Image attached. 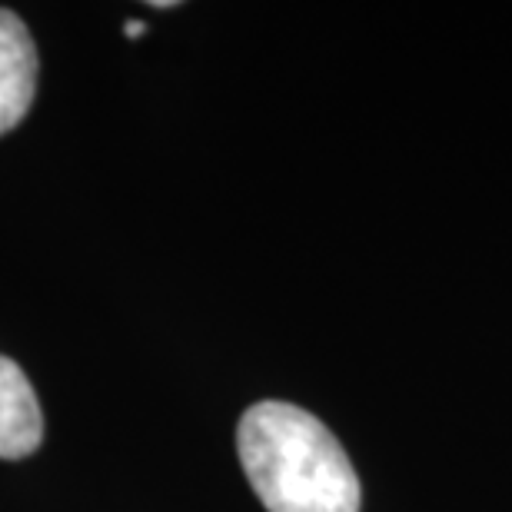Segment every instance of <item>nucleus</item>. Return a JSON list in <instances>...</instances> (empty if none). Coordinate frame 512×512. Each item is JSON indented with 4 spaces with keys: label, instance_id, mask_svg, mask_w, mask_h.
Segmentation results:
<instances>
[{
    "label": "nucleus",
    "instance_id": "1",
    "mask_svg": "<svg viewBox=\"0 0 512 512\" xmlns=\"http://www.w3.org/2000/svg\"><path fill=\"white\" fill-rule=\"evenodd\" d=\"M237 453L270 512H360V479L330 429L306 409L266 399L243 413Z\"/></svg>",
    "mask_w": 512,
    "mask_h": 512
},
{
    "label": "nucleus",
    "instance_id": "3",
    "mask_svg": "<svg viewBox=\"0 0 512 512\" xmlns=\"http://www.w3.org/2000/svg\"><path fill=\"white\" fill-rule=\"evenodd\" d=\"M44 439V416L24 370L0 356V459H24Z\"/></svg>",
    "mask_w": 512,
    "mask_h": 512
},
{
    "label": "nucleus",
    "instance_id": "4",
    "mask_svg": "<svg viewBox=\"0 0 512 512\" xmlns=\"http://www.w3.org/2000/svg\"><path fill=\"white\" fill-rule=\"evenodd\" d=\"M127 37H140L143 34V20H127Z\"/></svg>",
    "mask_w": 512,
    "mask_h": 512
},
{
    "label": "nucleus",
    "instance_id": "2",
    "mask_svg": "<svg viewBox=\"0 0 512 512\" xmlns=\"http://www.w3.org/2000/svg\"><path fill=\"white\" fill-rule=\"evenodd\" d=\"M37 90V47L27 24L0 7V133L27 117Z\"/></svg>",
    "mask_w": 512,
    "mask_h": 512
}]
</instances>
